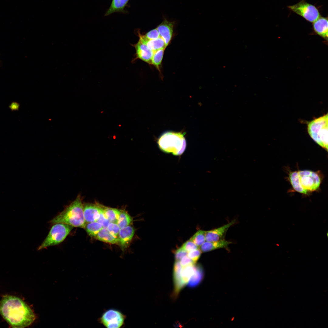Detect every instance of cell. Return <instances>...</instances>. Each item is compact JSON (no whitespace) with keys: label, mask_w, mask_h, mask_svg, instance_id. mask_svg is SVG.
<instances>
[{"label":"cell","mask_w":328,"mask_h":328,"mask_svg":"<svg viewBox=\"0 0 328 328\" xmlns=\"http://www.w3.org/2000/svg\"><path fill=\"white\" fill-rule=\"evenodd\" d=\"M73 227L61 223L54 224L46 238L38 247L40 250L48 247L57 245L65 239Z\"/></svg>","instance_id":"obj_6"},{"label":"cell","mask_w":328,"mask_h":328,"mask_svg":"<svg viewBox=\"0 0 328 328\" xmlns=\"http://www.w3.org/2000/svg\"><path fill=\"white\" fill-rule=\"evenodd\" d=\"M196 266L194 264L182 267L181 272L182 281L185 285L188 282L190 278L194 273Z\"/></svg>","instance_id":"obj_23"},{"label":"cell","mask_w":328,"mask_h":328,"mask_svg":"<svg viewBox=\"0 0 328 328\" xmlns=\"http://www.w3.org/2000/svg\"><path fill=\"white\" fill-rule=\"evenodd\" d=\"M185 134L181 132L169 131L163 133L159 138V147L163 152L171 153L176 156L181 155L185 151L186 143Z\"/></svg>","instance_id":"obj_4"},{"label":"cell","mask_w":328,"mask_h":328,"mask_svg":"<svg viewBox=\"0 0 328 328\" xmlns=\"http://www.w3.org/2000/svg\"><path fill=\"white\" fill-rule=\"evenodd\" d=\"M288 8L311 22H313L320 16L318 9L304 0H301L293 5L289 6Z\"/></svg>","instance_id":"obj_7"},{"label":"cell","mask_w":328,"mask_h":328,"mask_svg":"<svg viewBox=\"0 0 328 328\" xmlns=\"http://www.w3.org/2000/svg\"><path fill=\"white\" fill-rule=\"evenodd\" d=\"M107 228L112 234L118 237L121 228L117 223L110 222Z\"/></svg>","instance_id":"obj_29"},{"label":"cell","mask_w":328,"mask_h":328,"mask_svg":"<svg viewBox=\"0 0 328 328\" xmlns=\"http://www.w3.org/2000/svg\"><path fill=\"white\" fill-rule=\"evenodd\" d=\"M198 246H200L206 241L205 231L200 230L190 238Z\"/></svg>","instance_id":"obj_26"},{"label":"cell","mask_w":328,"mask_h":328,"mask_svg":"<svg viewBox=\"0 0 328 328\" xmlns=\"http://www.w3.org/2000/svg\"><path fill=\"white\" fill-rule=\"evenodd\" d=\"M96 222L101 224L103 227L107 228L110 222L106 216L103 210V206L100 204L99 216Z\"/></svg>","instance_id":"obj_27"},{"label":"cell","mask_w":328,"mask_h":328,"mask_svg":"<svg viewBox=\"0 0 328 328\" xmlns=\"http://www.w3.org/2000/svg\"><path fill=\"white\" fill-rule=\"evenodd\" d=\"M165 49H161L154 52L152 58L151 64L155 66L158 69L161 63Z\"/></svg>","instance_id":"obj_25"},{"label":"cell","mask_w":328,"mask_h":328,"mask_svg":"<svg viewBox=\"0 0 328 328\" xmlns=\"http://www.w3.org/2000/svg\"><path fill=\"white\" fill-rule=\"evenodd\" d=\"M313 27L314 31L316 34L327 40L328 39V18L320 17L313 22Z\"/></svg>","instance_id":"obj_15"},{"label":"cell","mask_w":328,"mask_h":328,"mask_svg":"<svg viewBox=\"0 0 328 328\" xmlns=\"http://www.w3.org/2000/svg\"><path fill=\"white\" fill-rule=\"evenodd\" d=\"M128 1L129 0H112L105 15H108L115 12L123 11Z\"/></svg>","instance_id":"obj_20"},{"label":"cell","mask_w":328,"mask_h":328,"mask_svg":"<svg viewBox=\"0 0 328 328\" xmlns=\"http://www.w3.org/2000/svg\"><path fill=\"white\" fill-rule=\"evenodd\" d=\"M174 25L173 22L165 19L156 28L160 37L164 40L166 46L169 45L172 38Z\"/></svg>","instance_id":"obj_12"},{"label":"cell","mask_w":328,"mask_h":328,"mask_svg":"<svg viewBox=\"0 0 328 328\" xmlns=\"http://www.w3.org/2000/svg\"><path fill=\"white\" fill-rule=\"evenodd\" d=\"M125 316L121 312L110 309L105 312L99 318L100 323L108 328H119L124 325Z\"/></svg>","instance_id":"obj_8"},{"label":"cell","mask_w":328,"mask_h":328,"mask_svg":"<svg viewBox=\"0 0 328 328\" xmlns=\"http://www.w3.org/2000/svg\"><path fill=\"white\" fill-rule=\"evenodd\" d=\"M188 252L181 247L178 249L175 252V257L176 261H179L184 256L187 255Z\"/></svg>","instance_id":"obj_32"},{"label":"cell","mask_w":328,"mask_h":328,"mask_svg":"<svg viewBox=\"0 0 328 328\" xmlns=\"http://www.w3.org/2000/svg\"><path fill=\"white\" fill-rule=\"evenodd\" d=\"M83 210L86 223L96 222L99 215L100 204L84 203L83 204Z\"/></svg>","instance_id":"obj_10"},{"label":"cell","mask_w":328,"mask_h":328,"mask_svg":"<svg viewBox=\"0 0 328 328\" xmlns=\"http://www.w3.org/2000/svg\"><path fill=\"white\" fill-rule=\"evenodd\" d=\"M134 46L136 50V58L151 64L152 59L154 52L140 40Z\"/></svg>","instance_id":"obj_11"},{"label":"cell","mask_w":328,"mask_h":328,"mask_svg":"<svg viewBox=\"0 0 328 328\" xmlns=\"http://www.w3.org/2000/svg\"><path fill=\"white\" fill-rule=\"evenodd\" d=\"M236 221V220H234L220 227L205 231L206 241L211 242L223 239L224 237L228 230L235 223Z\"/></svg>","instance_id":"obj_9"},{"label":"cell","mask_w":328,"mask_h":328,"mask_svg":"<svg viewBox=\"0 0 328 328\" xmlns=\"http://www.w3.org/2000/svg\"><path fill=\"white\" fill-rule=\"evenodd\" d=\"M181 247L187 252L199 248V246L190 239L185 242Z\"/></svg>","instance_id":"obj_30"},{"label":"cell","mask_w":328,"mask_h":328,"mask_svg":"<svg viewBox=\"0 0 328 328\" xmlns=\"http://www.w3.org/2000/svg\"><path fill=\"white\" fill-rule=\"evenodd\" d=\"M132 222L131 216L124 210H121L117 224L120 228L129 225Z\"/></svg>","instance_id":"obj_24"},{"label":"cell","mask_w":328,"mask_h":328,"mask_svg":"<svg viewBox=\"0 0 328 328\" xmlns=\"http://www.w3.org/2000/svg\"><path fill=\"white\" fill-rule=\"evenodd\" d=\"M289 179L295 191L304 194L316 190L321 183L318 174L308 170L292 172L289 175Z\"/></svg>","instance_id":"obj_3"},{"label":"cell","mask_w":328,"mask_h":328,"mask_svg":"<svg viewBox=\"0 0 328 328\" xmlns=\"http://www.w3.org/2000/svg\"><path fill=\"white\" fill-rule=\"evenodd\" d=\"M0 314L13 328H24L34 321L35 315L30 307L15 296L6 295L0 301Z\"/></svg>","instance_id":"obj_1"},{"label":"cell","mask_w":328,"mask_h":328,"mask_svg":"<svg viewBox=\"0 0 328 328\" xmlns=\"http://www.w3.org/2000/svg\"><path fill=\"white\" fill-rule=\"evenodd\" d=\"M104 213L110 222L117 223L121 210L103 206Z\"/></svg>","instance_id":"obj_21"},{"label":"cell","mask_w":328,"mask_h":328,"mask_svg":"<svg viewBox=\"0 0 328 328\" xmlns=\"http://www.w3.org/2000/svg\"><path fill=\"white\" fill-rule=\"evenodd\" d=\"M134 228L130 225L120 228L118 238L119 243L123 248H126L129 245L135 234Z\"/></svg>","instance_id":"obj_13"},{"label":"cell","mask_w":328,"mask_h":328,"mask_svg":"<svg viewBox=\"0 0 328 328\" xmlns=\"http://www.w3.org/2000/svg\"><path fill=\"white\" fill-rule=\"evenodd\" d=\"M103 227V226L99 223L94 222L86 224L85 228L90 237H94Z\"/></svg>","instance_id":"obj_22"},{"label":"cell","mask_w":328,"mask_h":328,"mask_svg":"<svg viewBox=\"0 0 328 328\" xmlns=\"http://www.w3.org/2000/svg\"><path fill=\"white\" fill-rule=\"evenodd\" d=\"M138 34L139 40L145 44L149 49L154 52L161 49H165L166 47L164 40L160 37L156 39L149 40L138 32Z\"/></svg>","instance_id":"obj_16"},{"label":"cell","mask_w":328,"mask_h":328,"mask_svg":"<svg viewBox=\"0 0 328 328\" xmlns=\"http://www.w3.org/2000/svg\"><path fill=\"white\" fill-rule=\"evenodd\" d=\"M50 223H63L73 227L85 228L86 224L83 210V204L80 195L66 207L64 210L54 217Z\"/></svg>","instance_id":"obj_2"},{"label":"cell","mask_w":328,"mask_h":328,"mask_svg":"<svg viewBox=\"0 0 328 328\" xmlns=\"http://www.w3.org/2000/svg\"><path fill=\"white\" fill-rule=\"evenodd\" d=\"M144 36L146 38L149 40L156 39L160 37L156 28L148 32Z\"/></svg>","instance_id":"obj_31"},{"label":"cell","mask_w":328,"mask_h":328,"mask_svg":"<svg viewBox=\"0 0 328 328\" xmlns=\"http://www.w3.org/2000/svg\"><path fill=\"white\" fill-rule=\"evenodd\" d=\"M180 261V263L182 267L195 264L193 261L187 255L183 256Z\"/></svg>","instance_id":"obj_33"},{"label":"cell","mask_w":328,"mask_h":328,"mask_svg":"<svg viewBox=\"0 0 328 328\" xmlns=\"http://www.w3.org/2000/svg\"><path fill=\"white\" fill-rule=\"evenodd\" d=\"M328 114L309 122L307 131L311 138L327 151L328 143Z\"/></svg>","instance_id":"obj_5"},{"label":"cell","mask_w":328,"mask_h":328,"mask_svg":"<svg viewBox=\"0 0 328 328\" xmlns=\"http://www.w3.org/2000/svg\"><path fill=\"white\" fill-rule=\"evenodd\" d=\"M231 243L224 239L217 241H206L200 246V249L202 252H207L216 249L226 248Z\"/></svg>","instance_id":"obj_17"},{"label":"cell","mask_w":328,"mask_h":328,"mask_svg":"<svg viewBox=\"0 0 328 328\" xmlns=\"http://www.w3.org/2000/svg\"><path fill=\"white\" fill-rule=\"evenodd\" d=\"M9 107L12 111H18L19 109L20 104L18 102L13 101L11 103Z\"/></svg>","instance_id":"obj_34"},{"label":"cell","mask_w":328,"mask_h":328,"mask_svg":"<svg viewBox=\"0 0 328 328\" xmlns=\"http://www.w3.org/2000/svg\"><path fill=\"white\" fill-rule=\"evenodd\" d=\"M182 267L179 261H176L173 267V276L174 285V296H177L180 291L185 285L183 282L181 275Z\"/></svg>","instance_id":"obj_14"},{"label":"cell","mask_w":328,"mask_h":328,"mask_svg":"<svg viewBox=\"0 0 328 328\" xmlns=\"http://www.w3.org/2000/svg\"><path fill=\"white\" fill-rule=\"evenodd\" d=\"M203 276L204 272L202 268L199 265L196 266L195 272L190 279L188 286L192 288L197 286L201 282Z\"/></svg>","instance_id":"obj_19"},{"label":"cell","mask_w":328,"mask_h":328,"mask_svg":"<svg viewBox=\"0 0 328 328\" xmlns=\"http://www.w3.org/2000/svg\"><path fill=\"white\" fill-rule=\"evenodd\" d=\"M94 238L106 243L111 244L119 243L118 237L112 234L107 228L103 227Z\"/></svg>","instance_id":"obj_18"},{"label":"cell","mask_w":328,"mask_h":328,"mask_svg":"<svg viewBox=\"0 0 328 328\" xmlns=\"http://www.w3.org/2000/svg\"><path fill=\"white\" fill-rule=\"evenodd\" d=\"M201 253L202 251L198 248L188 252L187 255L195 264L199 259Z\"/></svg>","instance_id":"obj_28"}]
</instances>
